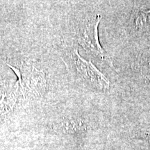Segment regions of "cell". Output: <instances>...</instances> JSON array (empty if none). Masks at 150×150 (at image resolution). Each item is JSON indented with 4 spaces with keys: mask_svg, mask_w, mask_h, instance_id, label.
Here are the masks:
<instances>
[{
    "mask_svg": "<svg viewBox=\"0 0 150 150\" xmlns=\"http://www.w3.org/2000/svg\"><path fill=\"white\" fill-rule=\"evenodd\" d=\"M18 76L16 91L24 98L27 96H38L46 91V75L31 63L20 61L13 65L7 64Z\"/></svg>",
    "mask_w": 150,
    "mask_h": 150,
    "instance_id": "1",
    "label": "cell"
},
{
    "mask_svg": "<svg viewBox=\"0 0 150 150\" xmlns=\"http://www.w3.org/2000/svg\"><path fill=\"white\" fill-rule=\"evenodd\" d=\"M101 16L96 14L79 22L76 29L77 40L84 50L113 67L112 60L103 50L99 40L98 27Z\"/></svg>",
    "mask_w": 150,
    "mask_h": 150,
    "instance_id": "2",
    "label": "cell"
},
{
    "mask_svg": "<svg viewBox=\"0 0 150 150\" xmlns=\"http://www.w3.org/2000/svg\"><path fill=\"white\" fill-rule=\"evenodd\" d=\"M70 62L78 76L89 85L99 90L109 88V81L91 61L81 57L77 48L72 49L70 54Z\"/></svg>",
    "mask_w": 150,
    "mask_h": 150,
    "instance_id": "3",
    "label": "cell"
},
{
    "mask_svg": "<svg viewBox=\"0 0 150 150\" xmlns=\"http://www.w3.org/2000/svg\"><path fill=\"white\" fill-rule=\"evenodd\" d=\"M18 93L13 91L11 93H4L0 100V119L8 115L13 109L18 99Z\"/></svg>",
    "mask_w": 150,
    "mask_h": 150,
    "instance_id": "4",
    "label": "cell"
},
{
    "mask_svg": "<svg viewBox=\"0 0 150 150\" xmlns=\"http://www.w3.org/2000/svg\"><path fill=\"white\" fill-rule=\"evenodd\" d=\"M147 22H150V11L139 13L138 17H136V23L137 25L142 26Z\"/></svg>",
    "mask_w": 150,
    "mask_h": 150,
    "instance_id": "5",
    "label": "cell"
},
{
    "mask_svg": "<svg viewBox=\"0 0 150 150\" xmlns=\"http://www.w3.org/2000/svg\"><path fill=\"white\" fill-rule=\"evenodd\" d=\"M149 74H150V62H149Z\"/></svg>",
    "mask_w": 150,
    "mask_h": 150,
    "instance_id": "6",
    "label": "cell"
}]
</instances>
